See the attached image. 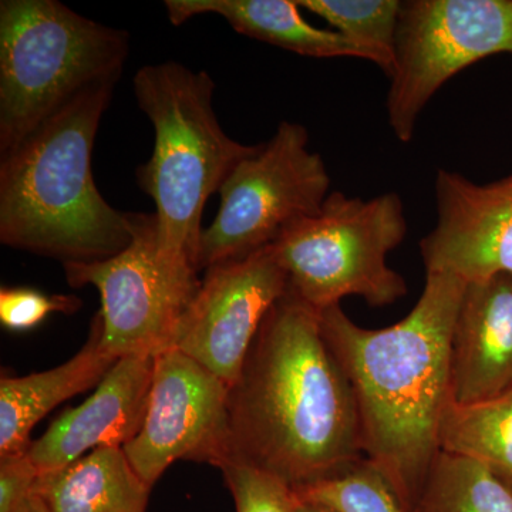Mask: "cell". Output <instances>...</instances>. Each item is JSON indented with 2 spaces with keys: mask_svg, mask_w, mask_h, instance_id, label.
<instances>
[{
  "mask_svg": "<svg viewBox=\"0 0 512 512\" xmlns=\"http://www.w3.org/2000/svg\"><path fill=\"white\" fill-rule=\"evenodd\" d=\"M228 460L306 487L363 456L355 394L320 311L285 295L272 306L228 394Z\"/></svg>",
  "mask_w": 512,
  "mask_h": 512,
  "instance_id": "6da1fadb",
  "label": "cell"
},
{
  "mask_svg": "<svg viewBox=\"0 0 512 512\" xmlns=\"http://www.w3.org/2000/svg\"><path fill=\"white\" fill-rule=\"evenodd\" d=\"M467 282L426 274L412 312L389 328L365 329L340 305L320 311L326 343L355 394L363 456L413 512L440 453L451 400V338Z\"/></svg>",
  "mask_w": 512,
  "mask_h": 512,
  "instance_id": "7a4b0ae2",
  "label": "cell"
},
{
  "mask_svg": "<svg viewBox=\"0 0 512 512\" xmlns=\"http://www.w3.org/2000/svg\"><path fill=\"white\" fill-rule=\"evenodd\" d=\"M117 80L74 97L19 146L0 156V241L6 247L89 264L133 239L130 212L94 184L92 153Z\"/></svg>",
  "mask_w": 512,
  "mask_h": 512,
  "instance_id": "3957f363",
  "label": "cell"
},
{
  "mask_svg": "<svg viewBox=\"0 0 512 512\" xmlns=\"http://www.w3.org/2000/svg\"><path fill=\"white\" fill-rule=\"evenodd\" d=\"M133 84L138 106L154 127L153 154L138 168L137 180L156 205L158 251L171 264L200 271L205 204L261 144L247 146L222 130L207 72L178 62L147 64Z\"/></svg>",
  "mask_w": 512,
  "mask_h": 512,
  "instance_id": "277c9868",
  "label": "cell"
},
{
  "mask_svg": "<svg viewBox=\"0 0 512 512\" xmlns=\"http://www.w3.org/2000/svg\"><path fill=\"white\" fill-rule=\"evenodd\" d=\"M126 30L84 18L57 0L0 2V156L84 90L117 80Z\"/></svg>",
  "mask_w": 512,
  "mask_h": 512,
  "instance_id": "5b68a950",
  "label": "cell"
},
{
  "mask_svg": "<svg viewBox=\"0 0 512 512\" xmlns=\"http://www.w3.org/2000/svg\"><path fill=\"white\" fill-rule=\"evenodd\" d=\"M407 237L402 198L370 200L330 192L318 214L293 222L272 242L288 289L316 311L359 296L370 306L393 305L409 293L387 256Z\"/></svg>",
  "mask_w": 512,
  "mask_h": 512,
  "instance_id": "8992f818",
  "label": "cell"
},
{
  "mask_svg": "<svg viewBox=\"0 0 512 512\" xmlns=\"http://www.w3.org/2000/svg\"><path fill=\"white\" fill-rule=\"evenodd\" d=\"M329 188L328 167L309 148L308 130L282 121L274 137L242 160L218 191L220 210L202 231L198 269L268 247L293 222L318 214Z\"/></svg>",
  "mask_w": 512,
  "mask_h": 512,
  "instance_id": "52a82bcc",
  "label": "cell"
},
{
  "mask_svg": "<svg viewBox=\"0 0 512 512\" xmlns=\"http://www.w3.org/2000/svg\"><path fill=\"white\" fill-rule=\"evenodd\" d=\"M512 55V0L403 2L387 93L394 136L410 143L427 104L461 70Z\"/></svg>",
  "mask_w": 512,
  "mask_h": 512,
  "instance_id": "ba28073f",
  "label": "cell"
},
{
  "mask_svg": "<svg viewBox=\"0 0 512 512\" xmlns=\"http://www.w3.org/2000/svg\"><path fill=\"white\" fill-rule=\"evenodd\" d=\"M133 239L120 254L89 264H64L73 288L100 293L101 348L116 359L173 349L185 312L201 286L198 271L168 262L157 245L154 214L130 212Z\"/></svg>",
  "mask_w": 512,
  "mask_h": 512,
  "instance_id": "9c48e42d",
  "label": "cell"
},
{
  "mask_svg": "<svg viewBox=\"0 0 512 512\" xmlns=\"http://www.w3.org/2000/svg\"><path fill=\"white\" fill-rule=\"evenodd\" d=\"M228 394L224 380L180 350L156 356L143 427L123 447L148 487L178 460L217 468L228 460Z\"/></svg>",
  "mask_w": 512,
  "mask_h": 512,
  "instance_id": "30bf717a",
  "label": "cell"
},
{
  "mask_svg": "<svg viewBox=\"0 0 512 512\" xmlns=\"http://www.w3.org/2000/svg\"><path fill=\"white\" fill-rule=\"evenodd\" d=\"M288 291V276L272 245L205 269L175 336L173 349L232 386L262 323Z\"/></svg>",
  "mask_w": 512,
  "mask_h": 512,
  "instance_id": "8fae6325",
  "label": "cell"
},
{
  "mask_svg": "<svg viewBox=\"0 0 512 512\" xmlns=\"http://www.w3.org/2000/svg\"><path fill=\"white\" fill-rule=\"evenodd\" d=\"M436 225L420 242L426 274L470 282L512 275V174L491 184L439 170Z\"/></svg>",
  "mask_w": 512,
  "mask_h": 512,
  "instance_id": "7c38bea8",
  "label": "cell"
},
{
  "mask_svg": "<svg viewBox=\"0 0 512 512\" xmlns=\"http://www.w3.org/2000/svg\"><path fill=\"white\" fill-rule=\"evenodd\" d=\"M156 356L117 360L96 393L66 410L29 454L40 474L52 473L101 447H124L137 436L146 417Z\"/></svg>",
  "mask_w": 512,
  "mask_h": 512,
  "instance_id": "4fadbf2b",
  "label": "cell"
},
{
  "mask_svg": "<svg viewBox=\"0 0 512 512\" xmlns=\"http://www.w3.org/2000/svg\"><path fill=\"white\" fill-rule=\"evenodd\" d=\"M451 400L473 404L512 389V275L470 282L451 338Z\"/></svg>",
  "mask_w": 512,
  "mask_h": 512,
  "instance_id": "5bb4252c",
  "label": "cell"
},
{
  "mask_svg": "<svg viewBox=\"0 0 512 512\" xmlns=\"http://www.w3.org/2000/svg\"><path fill=\"white\" fill-rule=\"evenodd\" d=\"M101 320L94 316L83 349L63 365L47 372L0 379V457L23 453L30 433L47 413L76 394L99 386L116 365V357L101 348Z\"/></svg>",
  "mask_w": 512,
  "mask_h": 512,
  "instance_id": "9a60e30c",
  "label": "cell"
},
{
  "mask_svg": "<svg viewBox=\"0 0 512 512\" xmlns=\"http://www.w3.org/2000/svg\"><path fill=\"white\" fill-rule=\"evenodd\" d=\"M299 9L293 0H165L168 19L174 26L195 16L214 13L241 35L296 55L316 59L355 57L370 62L365 50L336 30L315 28Z\"/></svg>",
  "mask_w": 512,
  "mask_h": 512,
  "instance_id": "2e32d148",
  "label": "cell"
},
{
  "mask_svg": "<svg viewBox=\"0 0 512 512\" xmlns=\"http://www.w3.org/2000/svg\"><path fill=\"white\" fill-rule=\"evenodd\" d=\"M150 490L123 447H101L70 466L40 474L35 494L50 512H146Z\"/></svg>",
  "mask_w": 512,
  "mask_h": 512,
  "instance_id": "e0dca14e",
  "label": "cell"
},
{
  "mask_svg": "<svg viewBox=\"0 0 512 512\" xmlns=\"http://www.w3.org/2000/svg\"><path fill=\"white\" fill-rule=\"evenodd\" d=\"M439 447L476 461L512 491V389L480 403L450 400L440 421Z\"/></svg>",
  "mask_w": 512,
  "mask_h": 512,
  "instance_id": "ac0fdd59",
  "label": "cell"
},
{
  "mask_svg": "<svg viewBox=\"0 0 512 512\" xmlns=\"http://www.w3.org/2000/svg\"><path fill=\"white\" fill-rule=\"evenodd\" d=\"M413 512H512V491L476 461L440 451Z\"/></svg>",
  "mask_w": 512,
  "mask_h": 512,
  "instance_id": "d6986e66",
  "label": "cell"
},
{
  "mask_svg": "<svg viewBox=\"0 0 512 512\" xmlns=\"http://www.w3.org/2000/svg\"><path fill=\"white\" fill-rule=\"evenodd\" d=\"M336 32L365 50L370 62L390 76L403 2L399 0H296Z\"/></svg>",
  "mask_w": 512,
  "mask_h": 512,
  "instance_id": "ffe728a7",
  "label": "cell"
},
{
  "mask_svg": "<svg viewBox=\"0 0 512 512\" xmlns=\"http://www.w3.org/2000/svg\"><path fill=\"white\" fill-rule=\"evenodd\" d=\"M302 503L335 512H409L386 478L366 458L339 476L293 488Z\"/></svg>",
  "mask_w": 512,
  "mask_h": 512,
  "instance_id": "44dd1931",
  "label": "cell"
},
{
  "mask_svg": "<svg viewBox=\"0 0 512 512\" xmlns=\"http://www.w3.org/2000/svg\"><path fill=\"white\" fill-rule=\"evenodd\" d=\"M218 468L237 512H295L293 488L281 478L237 461H225Z\"/></svg>",
  "mask_w": 512,
  "mask_h": 512,
  "instance_id": "7402d4cb",
  "label": "cell"
},
{
  "mask_svg": "<svg viewBox=\"0 0 512 512\" xmlns=\"http://www.w3.org/2000/svg\"><path fill=\"white\" fill-rule=\"evenodd\" d=\"M80 306L82 301L73 295H46L30 288L0 289V322L15 332L36 328L52 313L72 315Z\"/></svg>",
  "mask_w": 512,
  "mask_h": 512,
  "instance_id": "603a6c76",
  "label": "cell"
},
{
  "mask_svg": "<svg viewBox=\"0 0 512 512\" xmlns=\"http://www.w3.org/2000/svg\"><path fill=\"white\" fill-rule=\"evenodd\" d=\"M39 477L29 450L0 457V512H19L35 493Z\"/></svg>",
  "mask_w": 512,
  "mask_h": 512,
  "instance_id": "cb8c5ba5",
  "label": "cell"
},
{
  "mask_svg": "<svg viewBox=\"0 0 512 512\" xmlns=\"http://www.w3.org/2000/svg\"><path fill=\"white\" fill-rule=\"evenodd\" d=\"M19 512H50L45 501L39 495L33 493L32 497L26 501V504L20 508Z\"/></svg>",
  "mask_w": 512,
  "mask_h": 512,
  "instance_id": "d4e9b609",
  "label": "cell"
},
{
  "mask_svg": "<svg viewBox=\"0 0 512 512\" xmlns=\"http://www.w3.org/2000/svg\"><path fill=\"white\" fill-rule=\"evenodd\" d=\"M296 497V495H295ZM295 512H335L332 510H328V508L319 507V505H313L308 503H302L296 498V508Z\"/></svg>",
  "mask_w": 512,
  "mask_h": 512,
  "instance_id": "484cf974",
  "label": "cell"
}]
</instances>
